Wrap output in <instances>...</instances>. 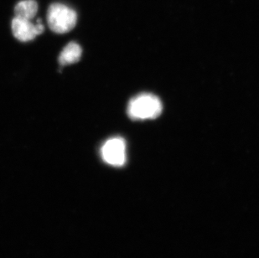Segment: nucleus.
<instances>
[{
    "label": "nucleus",
    "mask_w": 259,
    "mask_h": 258,
    "mask_svg": "<svg viewBox=\"0 0 259 258\" xmlns=\"http://www.w3.org/2000/svg\"><path fill=\"white\" fill-rule=\"evenodd\" d=\"M81 53L82 51L81 47L75 42H71L60 54L59 63L61 64V66H67V65L76 63L81 58Z\"/></svg>",
    "instance_id": "39448f33"
},
{
    "label": "nucleus",
    "mask_w": 259,
    "mask_h": 258,
    "mask_svg": "<svg viewBox=\"0 0 259 258\" xmlns=\"http://www.w3.org/2000/svg\"><path fill=\"white\" fill-rule=\"evenodd\" d=\"M12 31L15 38L20 41H30L43 33L44 25L40 20L33 24L31 20L15 17L12 21Z\"/></svg>",
    "instance_id": "20e7f679"
},
{
    "label": "nucleus",
    "mask_w": 259,
    "mask_h": 258,
    "mask_svg": "<svg viewBox=\"0 0 259 258\" xmlns=\"http://www.w3.org/2000/svg\"><path fill=\"white\" fill-rule=\"evenodd\" d=\"M162 103L156 96L144 93L136 96L127 105L128 117L133 120L154 119L161 113Z\"/></svg>",
    "instance_id": "f257e3e1"
},
{
    "label": "nucleus",
    "mask_w": 259,
    "mask_h": 258,
    "mask_svg": "<svg viewBox=\"0 0 259 258\" xmlns=\"http://www.w3.org/2000/svg\"><path fill=\"white\" fill-rule=\"evenodd\" d=\"M38 11V5L34 0H23L15 6V17L31 20Z\"/></svg>",
    "instance_id": "423d86ee"
},
{
    "label": "nucleus",
    "mask_w": 259,
    "mask_h": 258,
    "mask_svg": "<svg viewBox=\"0 0 259 258\" xmlns=\"http://www.w3.org/2000/svg\"><path fill=\"white\" fill-rule=\"evenodd\" d=\"M47 20L52 31L57 34H65L71 31L75 27L77 21V15L68 6L56 3L50 6Z\"/></svg>",
    "instance_id": "f03ea898"
},
{
    "label": "nucleus",
    "mask_w": 259,
    "mask_h": 258,
    "mask_svg": "<svg viewBox=\"0 0 259 258\" xmlns=\"http://www.w3.org/2000/svg\"><path fill=\"white\" fill-rule=\"evenodd\" d=\"M102 158L110 165L120 167L126 162V144L124 139L115 137L108 139L101 149Z\"/></svg>",
    "instance_id": "7ed1b4c3"
}]
</instances>
